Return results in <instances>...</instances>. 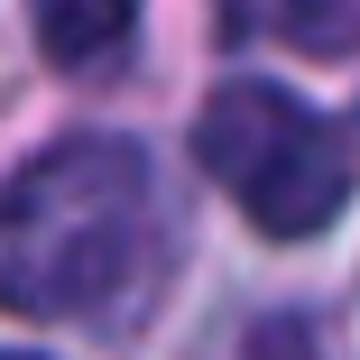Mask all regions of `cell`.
Instances as JSON below:
<instances>
[{"label": "cell", "mask_w": 360, "mask_h": 360, "mask_svg": "<svg viewBox=\"0 0 360 360\" xmlns=\"http://www.w3.org/2000/svg\"><path fill=\"white\" fill-rule=\"evenodd\" d=\"M158 240V167L139 139L84 129L0 185V305L37 323L111 314Z\"/></svg>", "instance_id": "cell-1"}, {"label": "cell", "mask_w": 360, "mask_h": 360, "mask_svg": "<svg viewBox=\"0 0 360 360\" xmlns=\"http://www.w3.org/2000/svg\"><path fill=\"white\" fill-rule=\"evenodd\" d=\"M194 167L222 185L268 240H314L351 203V148L342 129L286 84H222L194 111Z\"/></svg>", "instance_id": "cell-2"}, {"label": "cell", "mask_w": 360, "mask_h": 360, "mask_svg": "<svg viewBox=\"0 0 360 360\" xmlns=\"http://www.w3.org/2000/svg\"><path fill=\"white\" fill-rule=\"evenodd\" d=\"M222 28H231L240 46L360 56V0H222Z\"/></svg>", "instance_id": "cell-3"}, {"label": "cell", "mask_w": 360, "mask_h": 360, "mask_svg": "<svg viewBox=\"0 0 360 360\" xmlns=\"http://www.w3.org/2000/svg\"><path fill=\"white\" fill-rule=\"evenodd\" d=\"M139 19V0H28V28L56 65H102Z\"/></svg>", "instance_id": "cell-4"}, {"label": "cell", "mask_w": 360, "mask_h": 360, "mask_svg": "<svg viewBox=\"0 0 360 360\" xmlns=\"http://www.w3.org/2000/svg\"><path fill=\"white\" fill-rule=\"evenodd\" d=\"M0 360H28V351H0Z\"/></svg>", "instance_id": "cell-5"}]
</instances>
